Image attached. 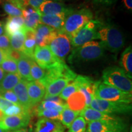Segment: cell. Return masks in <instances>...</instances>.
<instances>
[{
    "label": "cell",
    "mask_w": 132,
    "mask_h": 132,
    "mask_svg": "<svg viewBox=\"0 0 132 132\" xmlns=\"http://www.w3.org/2000/svg\"><path fill=\"white\" fill-rule=\"evenodd\" d=\"M98 34L105 49L110 52L117 53L124 47V36L114 24L102 23Z\"/></svg>",
    "instance_id": "obj_1"
},
{
    "label": "cell",
    "mask_w": 132,
    "mask_h": 132,
    "mask_svg": "<svg viewBox=\"0 0 132 132\" xmlns=\"http://www.w3.org/2000/svg\"><path fill=\"white\" fill-rule=\"evenodd\" d=\"M104 53L105 48L102 42L90 41L74 49L68 57V61L70 64L92 61L102 57Z\"/></svg>",
    "instance_id": "obj_2"
},
{
    "label": "cell",
    "mask_w": 132,
    "mask_h": 132,
    "mask_svg": "<svg viewBox=\"0 0 132 132\" xmlns=\"http://www.w3.org/2000/svg\"><path fill=\"white\" fill-rule=\"evenodd\" d=\"M92 17V12L87 8L73 11L66 17L63 28L59 31L65 33L72 39L86 24L91 20Z\"/></svg>",
    "instance_id": "obj_3"
},
{
    "label": "cell",
    "mask_w": 132,
    "mask_h": 132,
    "mask_svg": "<svg viewBox=\"0 0 132 132\" xmlns=\"http://www.w3.org/2000/svg\"><path fill=\"white\" fill-rule=\"evenodd\" d=\"M102 79L104 83L116 87L125 92H132L131 79L128 78L122 69L117 66L109 67L103 71Z\"/></svg>",
    "instance_id": "obj_4"
},
{
    "label": "cell",
    "mask_w": 132,
    "mask_h": 132,
    "mask_svg": "<svg viewBox=\"0 0 132 132\" xmlns=\"http://www.w3.org/2000/svg\"><path fill=\"white\" fill-rule=\"evenodd\" d=\"M94 97L107 101L126 103H131L132 100L131 93L123 92L116 87L102 82H100L95 90Z\"/></svg>",
    "instance_id": "obj_5"
},
{
    "label": "cell",
    "mask_w": 132,
    "mask_h": 132,
    "mask_svg": "<svg viewBox=\"0 0 132 132\" xmlns=\"http://www.w3.org/2000/svg\"><path fill=\"white\" fill-rule=\"evenodd\" d=\"M90 108L108 114H130L131 113V103L107 101L94 97Z\"/></svg>",
    "instance_id": "obj_6"
},
{
    "label": "cell",
    "mask_w": 132,
    "mask_h": 132,
    "mask_svg": "<svg viewBox=\"0 0 132 132\" xmlns=\"http://www.w3.org/2000/svg\"><path fill=\"white\" fill-rule=\"evenodd\" d=\"M101 24L102 22L97 20H90L71 39L72 45L78 47L94 39H99L98 31Z\"/></svg>",
    "instance_id": "obj_7"
},
{
    "label": "cell",
    "mask_w": 132,
    "mask_h": 132,
    "mask_svg": "<svg viewBox=\"0 0 132 132\" xmlns=\"http://www.w3.org/2000/svg\"><path fill=\"white\" fill-rule=\"evenodd\" d=\"M128 126L121 118L116 120L90 122L86 132H127Z\"/></svg>",
    "instance_id": "obj_8"
},
{
    "label": "cell",
    "mask_w": 132,
    "mask_h": 132,
    "mask_svg": "<svg viewBox=\"0 0 132 132\" xmlns=\"http://www.w3.org/2000/svg\"><path fill=\"white\" fill-rule=\"evenodd\" d=\"M34 59L41 68L45 70L52 69L64 61L53 53L48 46L36 45L34 51Z\"/></svg>",
    "instance_id": "obj_9"
},
{
    "label": "cell",
    "mask_w": 132,
    "mask_h": 132,
    "mask_svg": "<svg viewBox=\"0 0 132 132\" xmlns=\"http://www.w3.org/2000/svg\"><path fill=\"white\" fill-rule=\"evenodd\" d=\"M70 43L71 39L67 34L57 31L56 36L51 41L48 47L56 56L64 61L70 51Z\"/></svg>",
    "instance_id": "obj_10"
},
{
    "label": "cell",
    "mask_w": 132,
    "mask_h": 132,
    "mask_svg": "<svg viewBox=\"0 0 132 132\" xmlns=\"http://www.w3.org/2000/svg\"><path fill=\"white\" fill-rule=\"evenodd\" d=\"M74 80L78 86V91L81 92L85 97L86 106L89 107L94 97L95 90L101 81H95L90 77L83 75H77Z\"/></svg>",
    "instance_id": "obj_11"
},
{
    "label": "cell",
    "mask_w": 132,
    "mask_h": 132,
    "mask_svg": "<svg viewBox=\"0 0 132 132\" xmlns=\"http://www.w3.org/2000/svg\"><path fill=\"white\" fill-rule=\"evenodd\" d=\"M30 114L17 116H4L0 121V127L5 130H18L27 127L30 122Z\"/></svg>",
    "instance_id": "obj_12"
},
{
    "label": "cell",
    "mask_w": 132,
    "mask_h": 132,
    "mask_svg": "<svg viewBox=\"0 0 132 132\" xmlns=\"http://www.w3.org/2000/svg\"><path fill=\"white\" fill-rule=\"evenodd\" d=\"M39 11L42 15H53L64 14L68 16L74 9L69 7L63 3L57 2L52 0H45L39 7Z\"/></svg>",
    "instance_id": "obj_13"
},
{
    "label": "cell",
    "mask_w": 132,
    "mask_h": 132,
    "mask_svg": "<svg viewBox=\"0 0 132 132\" xmlns=\"http://www.w3.org/2000/svg\"><path fill=\"white\" fill-rule=\"evenodd\" d=\"M57 31L50 26L39 23L34 29L36 45L37 46H48Z\"/></svg>",
    "instance_id": "obj_14"
},
{
    "label": "cell",
    "mask_w": 132,
    "mask_h": 132,
    "mask_svg": "<svg viewBox=\"0 0 132 132\" xmlns=\"http://www.w3.org/2000/svg\"><path fill=\"white\" fill-rule=\"evenodd\" d=\"M27 90L29 100L33 107L42 102L45 94V89L40 82L37 81H28Z\"/></svg>",
    "instance_id": "obj_15"
},
{
    "label": "cell",
    "mask_w": 132,
    "mask_h": 132,
    "mask_svg": "<svg viewBox=\"0 0 132 132\" xmlns=\"http://www.w3.org/2000/svg\"><path fill=\"white\" fill-rule=\"evenodd\" d=\"M27 82L28 81L21 79L13 89V92L17 97L20 105H21L31 114V110L33 106L31 105L28 94Z\"/></svg>",
    "instance_id": "obj_16"
},
{
    "label": "cell",
    "mask_w": 132,
    "mask_h": 132,
    "mask_svg": "<svg viewBox=\"0 0 132 132\" xmlns=\"http://www.w3.org/2000/svg\"><path fill=\"white\" fill-rule=\"evenodd\" d=\"M65 127L61 122L41 118L35 124L33 132H64Z\"/></svg>",
    "instance_id": "obj_17"
},
{
    "label": "cell",
    "mask_w": 132,
    "mask_h": 132,
    "mask_svg": "<svg viewBox=\"0 0 132 132\" xmlns=\"http://www.w3.org/2000/svg\"><path fill=\"white\" fill-rule=\"evenodd\" d=\"M80 115L88 122L98 120H116L120 119L116 115L108 114L89 107H86L81 111Z\"/></svg>",
    "instance_id": "obj_18"
},
{
    "label": "cell",
    "mask_w": 132,
    "mask_h": 132,
    "mask_svg": "<svg viewBox=\"0 0 132 132\" xmlns=\"http://www.w3.org/2000/svg\"><path fill=\"white\" fill-rule=\"evenodd\" d=\"M67 15L64 14L53 15H42L40 19V23L52 27L56 31L61 30L63 28Z\"/></svg>",
    "instance_id": "obj_19"
},
{
    "label": "cell",
    "mask_w": 132,
    "mask_h": 132,
    "mask_svg": "<svg viewBox=\"0 0 132 132\" xmlns=\"http://www.w3.org/2000/svg\"><path fill=\"white\" fill-rule=\"evenodd\" d=\"M70 81L64 77H60L51 81L45 87V94L44 97L50 96H58L64 87Z\"/></svg>",
    "instance_id": "obj_20"
},
{
    "label": "cell",
    "mask_w": 132,
    "mask_h": 132,
    "mask_svg": "<svg viewBox=\"0 0 132 132\" xmlns=\"http://www.w3.org/2000/svg\"><path fill=\"white\" fill-rule=\"evenodd\" d=\"M24 19L22 16H9L4 26L6 34L10 37L24 27Z\"/></svg>",
    "instance_id": "obj_21"
},
{
    "label": "cell",
    "mask_w": 132,
    "mask_h": 132,
    "mask_svg": "<svg viewBox=\"0 0 132 132\" xmlns=\"http://www.w3.org/2000/svg\"><path fill=\"white\" fill-rule=\"evenodd\" d=\"M66 104L70 110L78 113H80L86 108L85 97L80 91H77L72 94L67 98Z\"/></svg>",
    "instance_id": "obj_22"
},
{
    "label": "cell",
    "mask_w": 132,
    "mask_h": 132,
    "mask_svg": "<svg viewBox=\"0 0 132 132\" xmlns=\"http://www.w3.org/2000/svg\"><path fill=\"white\" fill-rule=\"evenodd\" d=\"M36 46L35 32L32 29H25V40L22 52L24 55L34 59V51Z\"/></svg>",
    "instance_id": "obj_23"
},
{
    "label": "cell",
    "mask_w": 132,
    "mask_h": 132,
    "mask_svg": "<svg viewBox=\"0 0 132 132\" xmlns=\"http://www.w3.org/2000/svg\"><path fill=\"white\" fill-rule=\"evenodd\" d=\"M119 64L128 78H132V48L131 46L127 48L121 54Z\"/></svg>",
    "instance_id": "obj_24"
},
{
    "label": "cell",
    "mask_w": 132,
    "mask_h": 132,
    "mask_svg": "<svg viewBox=\"0 0 132 132\" xmlns=\"http://www.w3.org/2000/svg\"><path fill=\"white\" fill-rule=\"evenodd\" d=\"M32 60L33 59L28 57L24 54L17 61L18 73L21 78L28 81H32L30 76V69Z\"/></svg>",
    "instance_id": "obj_25"
},
{
    "label": "cell",
    "mask_w": 132,
    "mask_h": 132,
    "mask_svg": "<svg viewBox=\"0 0 132 132\" xmlns=\"http://www.w3.org/2000/svg\"><path fill=\"white\" fill-rule=\"evenodd\" d=\"M21 79L18 73L6 74L3 80L0 81V92L12 90Z\"/></svg>",
    "instance_id": "obj_26"
},
{
    "label": "cell",
    "mask_w": 132,
    "mask_h": 132,
    "mask_svg": "<svg viewBox=\"0 0 132 132\" xmlns=\"http://www.w3.org/2000/svg\"><path fill=\"white\" fill-rule=\"evenodd\" d=\"M11 48L14 50L22 52L25 40V28L23 27L20 30L15 32L9 37Z\"/></svg>",
    "instance_id": "obj_27"
},
{
    "label": "cell",
    "mask_w": 132,
    "mask_h": 132,
    "mask_svg": "<svg viewBox=\"0 0 132 132\" xmlns=\"http://www.w3.org/2000/svg\"><path fill=\"white\" fill-rule=\"evenodd\" d=\"M78 115H80V113L70 110L66 105L63 111L61 113L60 122H61V123L64 127L69 128L74 120L78 116Z\"/></svg>",
    "instance_id": "obj_28"
},
{
    "label": "cell",
    "mask_w": 132,
    "mask_h": 132,
    "mask_svg": "<svg viewBox=\"0 0 132 132\" xmlns=\"http://www.w3.org/2000/svg\"><path fill=\"white\" fill-rule=\"evenodd\" d=\"M41 14L39 9L36 10L34 12L24 18V28L27 29H32L34 30L37 26L40 23V19Z\"/></svg>",
    "instance_id": "obj_29"
},
{
    "label": "cell",
    "mask_w": 132,
    "mask_h": 132,
    "mask_svg": "<svg viewBox=\"0 0 132 132\" xmlns=\"http://www.w3.org/2000/svg\"><path fill=\"white\" fill-rule=\"evenodd\" d=\"M46 71L45 69L41 68L35 61L33 59L31 61L30 69V76L32 81H40L45 77Z\"/></svg>",
    "instance_id": "obj_30"
},
{
    "label": "cell",
    "mask_w": 132,
    "mask_h": 132,
    "mask_svg": "<svg viewBox=\"0 0 132 132\" xmlns=\"http://www.w3.org/2000/svg\"><path fill=\"white\" fill-rule=\"evenodd\" d=\"M1 3L5 12L9 14V16H22V10L10 0L1 1Z\"/></svg>",
    "instance_id": "obj_31"
},
{
    "label": "cell",
    "mask_w": 132,
    "mask_h": 132,
    "mask_svg": "<svg viewBox=\"0 0 132 132\" xmlns=\"http://www.w3.org/2000/svg\"><path fill=\"white\" fill-rule=\"evenodd\" d=\"M11 2L23 10L26 7H32L34 9H39V6L45 0H10Z\"/></svg>",
    "instance_id": "obj_32"
},
{
    "label": "cell",
    "mask_w": 132,
    "mask_h": 132,
    "mask_svg": "<svg viewBox=\"0 0 132 132\" xmlns=\"http://www.w3.org/2000/svg\"><path fill=\"white\" fill-rule=\"evenodd\" d=\"M86 121L82 117L79 116L74 120L67 132H86Z\"/></svg>",
    "instance_id": "obj_33"
},
{
    "label": "cell",
    "mask_w": 132,
    "mask_h": 132,
    "mask_svg": "<svg viewBox=\"0 0 132 132\" xmlns=\"http://www.w3.org/2000/svg\"><path fill=\"white\" fill-rule=\"evenodd\" d=\"M0 65L1 69L8 73H18L17 63L14 59L7 57L1 62Z\"/></svg>",
    "instance_id": "obj_34"
},
{
    "label": "cell",
    "mask_w": 132,
    "mask_h": 132,
    "mask_svg": "<svg viewBox=\"0 0 132 132\" xmlns=\"http://www.w3.org/2000/svg\"><path fill=\"white\" fill-rule=\"evenodd\" d=\"M36 115L40 118H46L60 122L61 112L56 110H43L37 112Z\"/></svg>",
    "instance_id": "obj_35"
},
{
    "label": "cell",
    "mask_w": 132,
    "mask_h": 132,
    "mask_svg": "<svg viewBox=\"0 0 132 132\" xmlns=\"http://www.w3.org/2000/svg\"><path fill=\"white\" fill-rule=\"evenodd\" d=\"M78 86H77V84L76 83L75 81L73 80L72 81H70L68 85L64 87V89L62 90V92H61V94H59V97L65 101V100H67V98H68L72 94L78 91Z\"/></svg>",
    "instance_id": "obj_36"
},
{
    "label": "cell",
    "mask_w": 132,
    "mask_h": 132,
    "mask_svg": "<svg viewBox=\"0 0 132 132\" xmlns=\"http://www.w3.org/2000/svg\"><path fill=\"white\" fill-rule=\"evenodd\" d=\"M4 113L5 116H17L25 114H31V113L25 110L21 105L17 104H13L12 105L8 107L4 111Z\"/></svg>",
    "instance_id": "obj_37"
},
{
    "label": "cell",
    "mask_w": 132,
    "mask_h": 132,
    "mask_svg": "<svg viewBox=\"0 0 132 132\" xmlns=\"http://www.w3.org/2000/svg\"><path fill=\"white\" fill-rule=\"evenodd\" d=\"M0 96L3 97L6 100L9 101L13 104L20 105L19 100L13 90H7V91L0 92Z\"/></svg>",
    "instance_id": "obj_38"
},
{
    "label": "cell",
    "mask_w": 132,
    "mask_h": 132,
    "mask_svg": "<svg viewBox=\"0 0 132 132\" xmlns=\"http://www.w3.org/2000/svg\"><path fill=\"white\" fill-rule=\"evenodd\" d=\"M0 49L6 52L11 49L9 37L6 34L0 36Z\"/></svg>",
    "instance_id": "obj_39"
},
{
    "label": "cell",
    "mask_w": 132,
    "mask_h": 132,
    "mask_svg": "<svg viewBox=\"0 0 132 132\" xmlns=\"http://www.w3.org/2000/svg\"><path fill=\"white\" fill-rule=\"evenodd\" d=\"M6 53H7V57L14 59V60L16 61H18L24 55V54L21 52L14 50H13L12 48L10 49L9 51H7V52H6Z\"/></svg>",
    "instance_id": "obj_40"
},
{
    "label": "cell",
    "mask_w": 132,
    "mask_h": 132,
    "mask_svg": "<svg viewBox=\"0 0 132 132\" xmlns=\"http://www.w3.org/2000/svg\"><path fill=\"white\" fill-rule=\"evenodd\" d=\"M91 2L92 4L98 6H110L113 4L117 0H87Z\"/></svg>",
    "instance_id": "obj_41"
},
{
    "label": "cell",
    "mask_w": 132,
    "mask_h": 132,
    "mask_svg": "<svg viewBox=\"0 0 132 132\" xmlns=\"http://www.w3.org/2000/svg\"><path fill=\"white\" fill-rule=\"evenodd\" d=\"M13 103H11L6 99H4L3 97L0 96V110L4 112L5 110L7 109L8 107L12 105Z\"/></svg>",
    "instance_id": "obj_42"
},
{
    "label": "cell",
    "mask_w": 132,
    "mask_h": 132,
    "mask_svg": "<svg viewBox=\"0 0 132 132\" xmlns=\"http://www.w3.org/2000/svg\"><path fill=\"white\" fill-rule=\"evenodd\" d=\"M44 100H47V101H52L55 103L61 104V105H64L66 103H65L64 100H62V98H61L59 96H50V97H44Z\"/></svg>",
    "instance_id": "obj_43"
},
{
    "label": "cell",
    "mask_w": 132,
    "mask_h": 132,
    "mask_svg": "<svg viewBox=\"0 0 132 132\" xmlns=\"http://www.w3.org/2000/svg\"><path fill=\"white\" fill-rule=\"evenodd\" d=\"M123 3L125 7L128 10L132 9V0H123Z\"/></svg>",
    "instance_id": "obj_44"
},
{
    "label": "cell",
    "mask_w": 132,
    "mask_h": 132,
    "mask_svg": "<svg viewBox=\"0 0 132 132\" xmlns=\"http://www.w3.org/2000/svg\"><path fill=\"white\" fill-rule=\"evenodd\" d=\"M7 56L6 52L0 49V64H1V62H2L5 59L7 58Z\"/></svg>",
    "instance_id": "obj_45"
},
{
    "label": "cell",
    "mask_w": 132,
    "mask_h": 132,
    "mask_svg": "<svg viewBox=\"0 0 132 132\" xmlns=\"http://www.w3.org/2000/svg\"><path fill=\"white\" fill-rule=\"evenodd\" d=\"M17 132H33V128L31 126L29 127H24L18 130Z\"/></svg>",
    "instance_id": "obj_46"
},
{
    "label": "cell",
    "mask_w": 132,
    "mask_h": 132,
    "mask_svg": "<svg viewBox=\"0 0 132 132\" xmlns=\"http://www.w3.org/2000/svg\"><path fill=\"white\" fill-rule=\"evenodd\" d=\"M5 75H6V73H5V72L2 69H1V67H0V81H1L3 80V78L4 77Z\"/></svg>",
    "instance_id": "obj_47"
},
{
    "label": "cell",
    "mask_w": 132,
    "mask_h": 132,
    "mask_svg": "<svg viewBox=\"0 0 132 132\" xmlns=\"http://www.w3.org/2000/svg\"><path fill=\"white\" fill-rule=\"evenodd\" d=\"M4 26H3V23L0 21V36L3 35V33H4Z\"/></svg>",
    "instance_id": "obj_48"
},
{
    "label": "cell",
    "mask_w": 132,
    "mask_h": 132,
    "mask_svg": "<svg viewBox=\"0 0 132 132\" xmlns=\"http://www.w3.org/2000/svg\"><path fill=\"white\" fill-rule=\"evenodd\" d=\"M52 1H57V2H60V3H64V2H66V1H74V0H52Z\"/></svg>",
    "instance_id": "obj_49"
},
{
    "label": "cell",
    "mask_w": 132,
    "mask_h": 132,
    "mask_svg": "<svg viewBox=\"0 0 132 132\" xmlns=\"http://www.w3.org/2000/svg\"><path fill=\"white\" fill-rule=\"evenodd\" d=\"M4 112L3 111H1V110H0V121H1V120H2V119L4 118Z\"/></svg>",
    "instance_id": "obj_50"
},
{
    "label": "cell",
    "mask_w": 132,
    "mask_h": 132,
    "mask_svg": "<svg viewBox=\"0 0 132 132\" xmlns=\"http://www.w3.org/2000/svg\"><path fill=\"white\" fill-rule=\"evenodd\" d=\"M7 130H5L4 129H3L2 128L0 127V132H7Z\"/></svg>",
    "instance_id": "obj_51"
},
{
    "label": "cell",
    "mask_w": 132,
    "mask_h": 132,
    "mask_svg": "<svg viewBox=\"0 0 132 132\" xmlns=\"http://www.w3.org/2000/svg\"><path fill=\"white\" fill-rule=\"evenodd\" d=\"M7 132H17V130H9Z\"/></svg>",
    "instance_id": "obj_52"
}]
</instances>
